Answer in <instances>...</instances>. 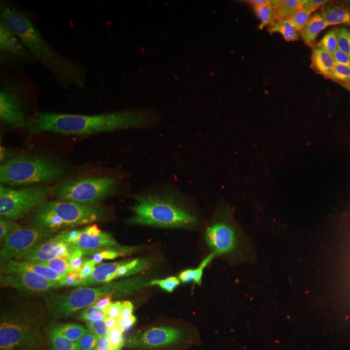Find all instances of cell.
Instances as JSON below:
<instances>
[{
	"label": "cell",
	"mask_w": 350,
	"mask_h": 350,
	"mask_svg": "<svg viewBox=\"0 0 350 350\" xmlns=\"http://www.w3.org/2000/svg\"><path fill=\"white\" fill-rule=\"evenodd\" d=\"M345 319H350V273L242 287L94 279L73 294L67 321L81 334L130 331L216 340Z\"/></svg>",
	"instance_id": "cell-2"
},
{
	"label": "cell",
	"mask_w": 350,
	"mask_h": 350,
	"mask_svg": "<svg viewBox=\"0 0 350 350\" xmlns=\"http://www.w3.org/2000/svg\"><path fill=\"white\" fill-rule=\"evenodd\" d=\"M0 137L3 152L29 163H57L90 152L3 41H0Z\"/></svg>",
	"instance_id": "cell-4"
},
{
	"label": "cell",
	"mask_w": 350,
	"mask_h": 350,
	"mask_svg": "<svg viewBox=\"0 0 350 350\" xmlns=\"http://www.w3.org/2000/svg\"><path fill=\"white\" fill-rule=\"evenodd\" d=\"M0 41L42 88L64 120L103 163L124 178L137 203L157 221L213 217L216 175L208 164L143 130L90 68L59 26L23 8H2Z\"/></svg>",
	"instance_id": "cell-1"
},
{
	"label": "cell",
	"mask_w": 350,
	"mask_h": 350,
	"mask_svg": "<svg viewBox=\"0 0 350 350\" xmlns=\"http://www.w3.org/2000/svg\"><path fill=\"white\" fill-rule=\"evenodd\" d=\"M59 230L42 204L3 200L0 222V299L33 321H67L73 294L60 271Z\"/></svg>",
	"instance_id": "cell-3"
}]
</instances>
